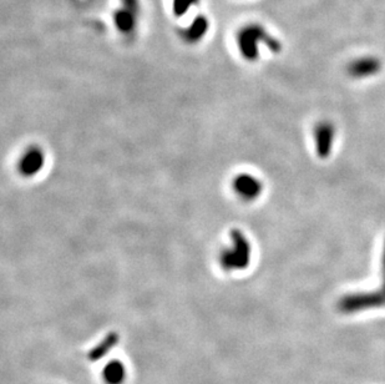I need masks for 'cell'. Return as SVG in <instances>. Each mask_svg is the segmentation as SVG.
Instances as JSON below:
<instances>
[{"mask_svg":"<svg viewBox=\"0 0 385 384\" xmlns=\"http://www.w3.org/2000/svg\"><path fill=\"white\" fill-rule=\"evenodd\" d=\"M260 43L267 45L268 48L276 54L280 51V42L271 37L261 26L249 24L243 26L242 29L237 33V46L240 49L241 55L249 62H255L257 57H260L258 54Z\"/></svg>","mask_w":385,"mask_h":384,"instance_id":"obj_1","label":"cell"},{"mask_svg":"<svg viewBox=\"0 0 385 384\" xmlns=\"http://www.w3.org/2000/svg\"><path fill=\"white\" fill-rule=\"evenodd\" d=\"M44 165H45V154L43 149L40 146H30L29 149H26V152L19 160V172L21 176H35L43 170Z\"/></svg>","mask_w":385,"mask_h":384,"instance_id":"obj_5","label":"cell"},{"mask_svg":"<svg viewBox=\"0 0 385 384\" xmlns=\"http://www.w3.org/2000/svg\"><path fill=\"white\" fill-rule=\"evenodd\" d=\"M199 3V0H172V4H171L172 14L176 18H181V17L186 15L190 12V9L197 6Z\"/></svg>","mask_w":385,"mask_h":384,"instance_id":"obj_12","label":"cell"},{"mask_svg":"<svg viewBox=\"0 0 385 384\" xmlns=\"http://www.w3.org/2000/svg\"><path fill=\"white\" fill-rule=\"evenodd\" d=\"M210 23L204 15H199L193 18L192 21L180 30V37L186 44H197L202 39L205 38L208 32Z\"/></svg>","mask_w":385,"mask_h":384,"instance_id":"obj_9","label":"cell"},{"mask_svg":"<svg viewBox=\"0 0 385 384\" xmlns=\"http://www.w3.org/2000/svg\"><path fill=\"white\" fill-rule=\"evenodd\" d=\"M385 306V270H383V286L379 291L369 293H353L343 297L338 303L342 313H357L364 309H377Z\"/></svg>","mask_w":385,"mask_h":384,"instance_id":"obj_3","label":"cell"},{"mask_svg":"<svg viewBox=\"0 0 385 384\" xmlns=\"http://www.w3.org/2000/svg\"><path fill=\"white\" fill-rule=\"evenodd\" d=\"M233 190L243 201H255L262 194L263 185L258 179L249 174H241L233 180Z\"/></svg>","mask_w":385,"mask_h":384,"instance_id":"obj_7","label":"cell"},{"mask_svg":"<svg viewBox=\"0 0 385 384\" xmlns=\"http://www.w3.org/2000/svg\"><path fill=\"white\" fill-rule=\"evenodd\" d=\"M140 10V0H121V7L116 8L112 14L114 26L121 35L131 37L136 33Z\"/></svg>","mask_w":385,"mask_h":384,"instance_id":"obj_4","label":"cell"},{"mask_svg":"<svg viewBox=\"0 0 385 384\" xmlns=\"http://www.w3.org/2000/svg\"><path fill=\"white\" fill-rule=\"evenodd\" d=\"M232 247L226 248L220 255V265L224 271L246 270L251 262V245L249 239L240 230L231 231Z\"/></svg>","mask_w":385,"mask_h":384,"instance_id":"obj_2","label":"cell"},{"mask_svg":"<svg viewBox=\"0 0 385 384\" xmlns=\"http://www.w3.org/2000/svg\"><path fill=\"white\" fill-rule=\"evenodd\" d=\"M314 145H316V152L318 158H330L333 141L336 136V129L334 125L330 121H321L314 127Z\"/></svg>","mask_w":385,"mask_h":384,"instance_id":"obj_6","label":"cell"},{"mask_svg":"<svg viewBox=\"0 0 385 384\" xmlns=\"http://www.w3.org/2000/svg\"><path fill=\"white\" fill-rule=\"evenodd\" d=\"M118 334L115 332L107 334L104 340L100 342L99 345L93 347V349L89 353V359L91 362H95L98 359L104 358L107 353L111 351L114 347L118 345Z\"/></svg>","mask_w":385,"mask_h":384,"instance_id":"obj_10","label":"cell"},{"mask_svg":"<svg viewBox=\"0 0 385 384\" xmlns=\"http://www.w3.org/2000/svg\"><path fill=\"white\" fill-rule=\"evenodd\" d=\"M382 69V63L379 59L373 57H364L355 59L349 64L347 73L349 76L355 79H363L369 76L377 75Z\"/></svg>","mask_w":385,"mask_h":384,"instance_id":"obj_8","label":"cell"},{"mask_svg":"<svg viewBox=\"0 0 385 384\" xmlns=\"http://www.w3.org/2000/svg\"><path fill=\"white\" fill-rule=\"evenodd\" d=\"M126 378V369L120 360H112L104 368L106 384H123Z\"/></svg>","mask_w":385,"mask_h":384,"instance_id":"obj_11","label":"cell"}]
</instances>
